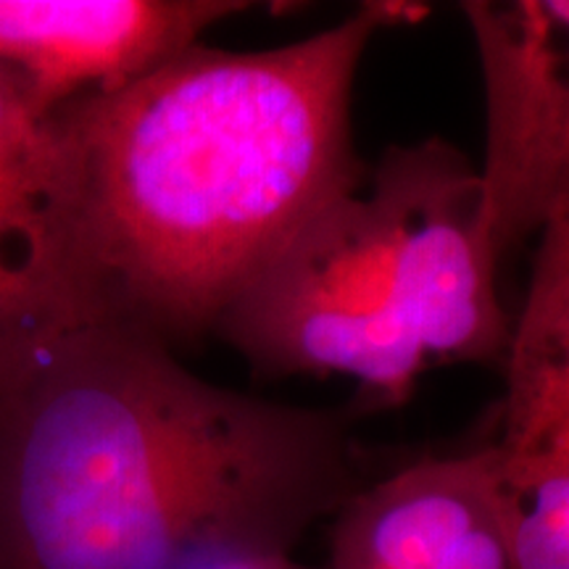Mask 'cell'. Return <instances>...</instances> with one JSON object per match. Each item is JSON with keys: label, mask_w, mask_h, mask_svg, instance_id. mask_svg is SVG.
I'll return each mask as SVG.
<instances>
[{"label": "cell", "mask_w": 569, "mask_h": 569, "mask_svg": "<svg viewBox=\"0 0 569 569\" xmlns=\"http://www.w3.org/2000/svg\"><path fill=\"white\" fill-rule=\"evenodd\" d=\"M177 569H309L298 565L290 551L259 549V546H209L196 551Z\"/></svg>", "instance_id": "8fae6325"}, {"label": "cell", "mask_w": 569, "mask_h": 569, "mask_svg": "<svg viewBox=\"0 0 569 569\" xmlns=\"http://www.w3.org/2000/svg\"><path fill=\"white\" fill-rule=\"evenodd\" d=\"M411 211L403 288L425 359L498 361L511 325L478 234V169L440 140L407 148Z\"/></svg>", "instance_id": "52a82bcc"}, {"label": "cell", "mask_w": 569, "mask_h": 569, "mask_svg": "<svg viewBox=\"0 0 569 569\" xmlns=\"http://www.w3.org/2000/svg\"><path fill=\"white\" fill-rule=\"evenodd\" d=\"M251 9L243 0H0V67L51 117L138 82Z\"/></svg>", "instance_id": "5b68a950"}, {"label": "cell", "mask_w": 569, "mask_h": 569, "mask_svg": "<svg viewBox=\"0 0 569 569\" xmlns=\"http://www.w3.org/2000/svg\"><path fill=\"white\" fill-rule=\"evenodd\" d=\"M509 569H569V465L493 440Z\"/></svg>", "instance_id": "30bf717a"}, {"label": "cell", "mask_w": 569, "mask_h": 569, "mask_svg": "<svg viewBox=\"0 0 569 569\" xmlns=\"http://www.w3.org/2000/svg\"><path fill=\"white\" fill-rule=\"evenodd\" d=\"M82 325L53 119L0 67V388Z\"/></svg>", "instance_id": "8992f818"}, {"label": "cell", "mask_w": 569, "mask_h": 569, "mask_svg": "<svg viewBox=\"0 0 569 569\" xmlns=\"http://www.w3.org/2000/svg\"><path fill=\"white\" fill-rule=\"evenodd\" d=\"M356 490L343 417L213 386L132 332L74 327L0 388V569L293 551Z\"/></svg>", "instance_id": "7a4b0ae2"}, {"label": "cell", "mask_w": 569, "mask_h": 569, "mask_svg": "<svg viewBox=\"0 0 569 569\" xmlns=\"http://www.w3.org/2000/svg\"><path fill=\"white\" fill-rule=\"evenodd\" d=\"M503 359L507 403L498 440L538 446L569 465V303L519 317Z\"/></svg>", "instance_id": "9c48e42d"}, {"label": "cell", "mask_w": 569, "mask_h": 569, "mask_svg": "<svg viewBox=\"0 0 569 569\" xmlns=\"http://www.w3.org/2000/svg\"><path fill=\"white\" fill-rule=\"evenodd\" d=\"M411 211L407 148L380 161L367 190L311 219L234 298L217 332L261 372L346 375L401 403L425 369L403 288Z\"/></svg>", "instance_id": "3957f363"}, {"label": "cell", "mask_w": 569, "mask_h": 569, "mask_svg": "<svg viewBox=\"0 0 569 569\" xmlns=\"http://www.w3.org/2000/svg\"><path fill=\"white\" fill-rule=\"evenodd\" d=\"M486 88L478 234L496 264L569 206V0H469Z\"/></svg>", "instance_id": "277c9868"}, {"label": "cell", "mask_w": 569, "mask_h": 569, "mask_svg": "<svg viewBox=\"0 0 569 569\" xmlns=\"http://www.w3.org/2000/svg\"><path fill=\"white\" fill-rule=\"evenodd\" d=\"M327 569H509L493 446L356 490L336 511Z\"/></svg>", "instance_id": "ba28073f"}, {"label": "cell", "mask_w": 569, "mask_h": 569, "mask_svg": "<svg viewBox=\"0 0 569 569\" xmlns=\"http://www.w3.org/2000/svg\"><path fill=\"white\" fill-rule=\"evenodd\" d=\"M427 13L369 0L269 51L196 46L51 113L82 325L172 351L217 332L296 234L365 184L356 71L377 32Z\"/></svg>", "instance_id": "6da1fadb"}]
</instances>
